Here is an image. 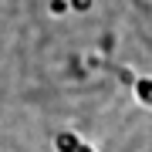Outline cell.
Wrapping results in <instances>:
<instances>
[{"instance_id": "7a4b0ae2", "label": "cell", "mask_w": 152, "mask_h": 152, "mask_svg": "<svg viewBox=\"0 0 152 152\" xmlns=\"http://www.w3.org/2000/svg\"><path fill=\"white\" fill-rule=\"evenodd\" d=\"M54 149H58V152H78V149H81V142H78L75 132H61V135L54 139Z\"/></svg>"}, {"instance_id": "5b68a950", "label": "cell", "mask_w": 152, "mask_h": 152, "mask_svg": "<svg viewBox=\"0 0 152 152\" xmlns=\"http://www.w3.org/2000/svg\"><path fill=\"white\" fill-rule=\"evenodd\" d=\"M78 152H91V145H81V149H78Z\"/></svg>"}, {"instance_id": "3957f363", "label": "cell", "mask_w": 152, "mask_h": 152, "mask_svg": "<svg viewBox=\"0 0 152 152\" xmlns=\"http://www.w3.org/2000/svg\"><path fill=\"white\" fill-rule=\"evenodd\" d=\"M48 10L54 14V17H64L71 7H68V0H51V4H48Z\"/></svg>"}, {"instance_id": "6da1fadb", "label": "cell", "mask_w": 152, "mask_h": 152, "mask_svg": "<svg viewBox=\"0 0 152 152\" xmlns=\"http://www.w3.org/2000/svg\"><path fill=\"white\" fill-rule=\"evenodd\" d=\"M132 91H135V98L145 105V108H152V78H135Z\"/></svg>"}, {"instance_id": "277c9868", "label": "cell", "mask_w": 152, "mask_h": 152, "mask_svg": "<svg viewBox=\"0 0 152 152\" xmlns=\"http://www.w3.org/2000/svg\"><path fill=\"white\" fill-rule=\"evenodd\" d=\"M68 7H71V10H91L95 0H68Z\"/></svg>"}]
</instances>
